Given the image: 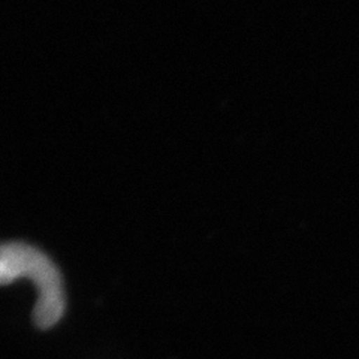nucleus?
I'll return each mask as SVG.
<instances>
[{
  "label": "nucleus",
  "instance_id": "1",
  "mask_svg": "<svg viewBox=\"0 0 359 359\" xmlns=\"http://www.w3.org/2000/svg\"><path fill=\"white\" fill-rule=\"evenodd\" d=\"M27 278L36 286L38 301L33 310L36 327L47 330L63 316L66 298L57 266L43 252L25 243H0V286Z\"/></svg>",
  "mask_w": 359,
  "mask_h": 359
}]
</instances>
